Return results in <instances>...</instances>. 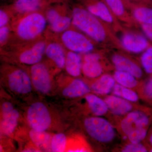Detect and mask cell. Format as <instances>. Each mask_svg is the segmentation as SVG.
<instances>
[{
  "mask_svg": "<svg viewBox=\"0 0 152 152\" xmlns=\"http://www.w3.org/2000/svg\"><path fill=\"white\" fill-rule=\"evenodd\" d=\"M73 23L95 40L102 42L106 37L104 29L92 14L83 9L76 8L73 12Z\"/></svg>",
  "mask_w": 152,
  "mask_h": 152,
  "instance_id": "6da1fadb",
  "label": "cell"
},
{
  "mask_svg": "<svg viewBox=\"0 0 152 152\" xmlns=\"http://www.w3.org/2000/svg\"><path fill=\"white\" fill-rule=\"evenodd\" d=\"M48 107L41 102L31 104L26 112V120L31 129L47 132L53 125V118Z\"/></svg>",
  "mask_w": 152,
  "mask_h": 152,
  "instance_id": "7a4b0ae2",
  "label": "cell"
},
{
  "mask_svg": "<svg viewBox=\"0 0 152 152\" xmlns=\"http://www.w3.org/2000/svg\"><path fill=\"white\" fill-rule=\"evenodd\" d=\"M84 126L87 133L98 141L107 142L113 139L115 130L111 125L104 119L90 117L85 120Z\"/></svg>",
  "mask_w": 152,
  "mask_h": 152,
  "instance_id": "3957f363",
  "label": "cell"
},
{
  "mask_svg": "<svg viewBox=\"0 0 152 152\" xmlns=\"http://www.w3.org/2000/svg\"><path fill=\"white\" fill-rule=\"evenodd\" d=\"M45 26V18L41 14L33 13L20 22L17 28V33L22 39H32L42 32Z\"/></svg>",
  "mask_w": 152,
  "mask_h": 152,
  "instance_id": "277c9868",
  "label": "cell"
},
{
  "mask_svg": "<svg viewBox=\"0 0 152 152\" xmlns=\"http://www.w3.org/2000/svg\"><path fill=\"white\" fill-rule=\"evenodd\" d=\"M6 85L11 93L18 96H29L34 88L31 77L24 71L19 69L8 75Z\"/></svg>",
  "mask_w": 152,
  "mask_h": 152,
  "instance_id": "5b68a950",
  "label": "cell"
},
{
  "mask_svg": "<svg viewBox=\"0 0 152 152\" xmlns=\"http://www.w3.org/2000/svg\"><path fill=\"white\" fill-rule=\"evenodd\" d=\"M1 132L4 135H12L18 124L20 114L10 101L3 102L1 107Z\"/></svg>",
  "mask_w": 152,
  "mask_h": 152,
  "instance_id": "8992f818",
  "label": "cell"
},
{
  "mask_svg": "<svg viewBox=\"0 0 152 152\" xmlns=\"http://www.w3.org/2000/svg\"><path fill=\"white\" fill-rule=\"evenodd\" d=\"M31 78L34 88L42 94H48L53 86L48 68L43 64L38 63L32 65L31 69Z\"/></svg>",
  "mask_w": 152,
  "mask_h": 152,
  "instance_id": "52a82bcc",
  "label": "cell"
},
{
  "mask_svg": "<svg viewBox=\"0 0 152 152\" xmlns=\"http://www.w3.org/2000/svg\"><path fill=\"white\" fill-rule=\"evenodd\" d=\"M61 39L65 46L72 52L87 53L94 49L93 44L88 39L75 31H66L63 34Z\"/></svg>",
  "mask_w": 152,
  "mask_h": 152,
  "instance_id": "ba28073f",
  "label": "cell"
},
{
  "mask_svg": "<svg viewBox=\"0 0 152 152\" xmlns=\"http://www.w3.org/2000/svg\"><path fill=\"white\" fill-rule=\"evenodd\" d=\"M149 122V118L145 114L141 112L134 111L128 114L123 120L121 127L123 132L128 136L133 131L145 128Z\"/></svg>",
  "mask_w": 152,
  "mask_h": 152,
  "instance_id": "9c48e42d",
  "label": "cell"
},
{
  "mask_svg": "<svg viewBox=\"0 0 152 152\" xmlns=\"http://www.w3.org/2000/svg\"><path fill=\"white\" fill-rule=\"evenodd\" d=\"M46 48V45L44 42H38L31 48L21 54L19 58L20 61L29 65H34L39 63Z\"/></svg>",
  "mask_w": 152,
  "mask_h": 152,
  "instance_id": "30bf717a",
  "label": "cell"
},
{
  "mask_svg": "<svg viewBox=\"0 0 152 152\" xmlns=\"http://www.w3.org/2000/svg\"><path fill=\"white\" fill-rule=\"evenodd\" d=\"M91 90L89 87L82 80L75 79L63 88L61 91L64 96L68 98L80 97L88 94Z\"/></svg>",
  "mask_w": 152,
  "mask_h": 152,
  "instance_id": "8fae6325",
  "label": "cell"
},
{
  "mask_svg": "<svg viewBox=\"0 0 152 152\" xmlns=\"http://www.w3.org/2000/svg\"><path fill=\"white\" fill-rule=\"evenodd\" d=\"M123 46L129 51L134 53H140L148 46L146 39L143 36L134 34L125 35L122 40Z\"/></svg>",
  "mask_w": 152,
  "mask_h": 152,
  "instance_id": "7c38bea8",
  "label": "cell"
},
{
  "mask_svg": "<svg viewBox=\"0 0 152 152\" xmlns=\"http://www.w3.org/2000/svg\"><path fill=\"white\" fill-rule=\"evenodd\" d=\"M113 61L117 70L127 72L135 77H142V72L139 66L122 56L115 55L113 58Z\"/></svg>",
  "mask_w": 152,
  "mask_h": 152,
  "instance_id": "4fadbf2b",
  "label": "cell"
},
{
  "mask_svg": "<svg viewBox=\"0 0 152 152\" xmlns=\"http://www.w3.org/2000/svg\"><path fill=\"white\" fill-rule=\"evenodd\" d=\"M108 108L114 114L122 115L132 110V106L128 101L115 96H110L105 99Z\"/></svg>",
  "mask_w": 152,
  "mask_h": 152,
  "instance_id": "5bb4252c",
  "label": "cell"
},
{
  "mask_svg": "<svg viewBox=\"0 0 152 152\" xmlns=\"http://www.w3.org/2000/svg\"><path fill=\"white\" fill-rule=\"evenodd\" d=\"M47 19L54 31L61 32L65 31L69 26L71 19L67 17L63 16L54 10H50L47 13Z\"/></svg>",
  "mask_w": 152,
  "mask_h": 152,
  "instance_id": "9a60e30c",
  "label": "cell"
},
{
  "mask_svg": "<svg viewBox=\"0 0 152 152\" xmlns=\"http://www.w3.org/2000/svg\"><path fill=\"white\" fill-rule=\"evenodd\" d=\"M29 137L36 148L44 151H51L52 136L47 132H41L31 129Z\"/></svg>",
  "mask_w": 152,
  "mask_h": 152,
  "instance_id": "2e32d148",
  "label": "cell"
},
{
  "mask_svg": "<svg viewBox=\"0 0 152 152\" xmlns=\"http://www.w3.org/2000/svg\"><path fill=\"white\" fill-rule=\"evenodd\" d=\"M47 56L59 69L65 65L66 57L62 48L59 44L53 43L47 47L45 50Z\"/></svg>",
  "mask_w": 152,
  "mask_h": 152,
  "instance_id": "e0dca14e",
  "label": "cell"
},
{
  "mask_svg": "<svg viewBox=\"0 0 152 152\" xmlns=\"http://www.w3.org/2000/svg\"><path fill=\"white\" fill-rule=\"evenodd\" d=\"M115 79L108 75H104L94 82L91 87L93 91L98 94H107L115 86Z\"/></svg>",
  "mask_w": 152,
  "mask_h": 152,
  "instance_id": "ac0fdd59",
  "label": "cell"
},
{
  "mask_svg": "<svg viewBox=\"0 0 152 152\" xmlns=\"http://www.w3.org/2000/svg\"><path fill=\"white\" fill-rule=\"evenodd\" d=\"M65 66L66 71L70 75L78 77L81 71V59L75 52H69L66 56Z\"/></svg>",
  "mask_w": 152,
  "mask_h": 152,
  "instance_id": "d6986e66",
  "label": "cell"
},
{
  "mask_svg": "<svg viewBox=\"0 0 152 152\" xmlns=\"http://www.w3.org/2000/svg\"><path fill=\"white\" fill-rule=\"evenodd\" d=\"M85 98L90 110L95 115H103L107 111L108 108L105 102L96 95L88 94Z\"/></svg>",
  "mask_w": 152,
  "mask_h": 152,
  "instance_id": "ffe728a7",
  "label": "cell"
},
{
  "mask_svg": "<svg viewBox=\"0 0 152 152\" xmlns=\"http://www.w3.org/2000/svg\"><path fill=\"white\" fill-rule=\"evenodd\" d=\"M114 77L119 84L129 88H134L137 84L135 77L127 72L118 70L114 74Z\"/></svg>",
  "mask_w": 152,
  "mask_h": 152,
  "instance_id": "44dd1931",
  "label": "cell"
},
{
  "mask_svg": "<svg viewBox=\"0 0 152 152\" xmlns=\"http://www.w3.org/2000/svg\"><path fill=\"white\" fill-rule=\"evenodd\" d=\"M84 74L88 77L96 78L102 73V68L97 61H85L82 66Z\"/></svg>",
  "mask_w": 152,
  "mask_h": 152,
  "instance_id": "7402d4cb",
  "label": "cell"
},
{
  "mask_svg": "<svg viewBox=\"0 0 152 152\" xmlns=\"http://www.w3.org/2000/svg\"><path fill=\"white\" fill-rule=\"evenodd\" d=\"M89 12L94 15L99 17L102 20L108 23L113 21V17L108 9L105 5L102 2L90 6L88 8Z\"/></svg>",
  "mask_w": 152,
  "mask_h": 152,
  "instance_id": "603a6c76",
  "label": "cell"
},
{
  "mask_svg": "<svg viewBox=\"0 0 152 152\" xmlns=\"http://www.w3.org/2000/svg\"><path fill=\"white\" fill-rule=\"evenodd\" d=\"M67 138L65 134L58 133L52 136L51 142V151L63 152L66 151Z\"/></svg>",
  "mask_w": 152,
  "mask_h": 152,
  "instance_id": "cb8c5ba5",
  "label": "cell"
},
{
  "mask_svg": "<svg viewBox=\"0 0 152 152\" xmlns=\"http://www.w3.org/2000/svg\"><path fill=\"white\" fill-rule=\"evenodd\" d=\"M113 93L116 96L130 102H136L138 99V96L135 92L129 88L120 84L115 85L113 88Z\"/></svg>",
  "mask_w": 152,
  "mask_h": 152,
  "instance_id": "d4e9b609",
  "label": "cell"
},
{
  "mask_svg": "<svg viewBox=\"0 0 152 152\" xmlns=\"http://www.w3.org/2000/svg\"><path fill=\"white\" fill-rule=\"evenodd\" d=\"M15 6L20 12H30L37 10L39 2L38 0H18Z\"/></svg>",
  "mask_w": 152,
  "mask_h": 152,
  "instance_id": "484cf974",
  "label": "cell"
},
{
  "mask_svg": "<svg viewBox=\"0 0 152 152\" xmlns=\"http://www.w3.org/2000/svg\"><path fill=\"white\" fill-rule=\"evenodd\" d=\"M134 16L139 21L143 24L152 23V8H139L134 12Z\"/></svg>",
  "mask_w": 152,
  "mask_h": 152,
  "instance_id": "4316f807",
  "label": "cell"
},
{
  "mask_svg": "<svg viewBox=\"0 0 152 152\" xmlns=\"http://www.w3.org/2000/svg\"><path fill=\"white\" fill-rule=\"evenodd\" d=\"M141 62L146 72L152 74V47L147 49L142 55Z\"/></svg>",
  "mask_w": 152,
  "mask_h": 152,
  "instance_id": "83f0119b",
  "label": "cell"
},
{
  "mask_svg": "<svg viewBox=\"0 0 152 152\" xmlns=\"http://www.w3.org/2000/svg\"><path fill=\"white\" fill-rule=\"evenodd\" d=\"M147 131L145 128L133 131L128 135L129 140L132 143H140L146 136Z\"/></svg>",
  "mask_w": 152,
  "mask_h": 152,
  "instance_id": "f1b7e54d",
  "label": "cell"
},
{
  "mask_svg": "<svg viewBox=\"0 0 152 152\" xmlns=\"http://www.w3.org/2000/svg\"><path fill=\"white\" fill-rule=\"evenodd\" d=\"M109 7L114 13L118 16L122 15L124 12V6L121 0H106Z\"/></svg>",
  "mask_w": 152,
  "mask_h": 152,
  "instance_id": "f546056e",
  "label": "cell"
},
{
  "mask_svg": "<svg viewBox=\"0 0 152 152\" xmlns=\"http://www.w3.org/2000/svg\"><path fill=\"white\" fill-rule=\"evenodd\" d=\"M124 152H147L145 147L139 143H132L126 146L123 150Z\"/></svg>",
  "mask_w": 152,
  "mask_h": 152,
  "instance_id": "4dcf8cb0",
  "label": "cell"
},
{
  "mask_svg": "<svg viewBox=\"0 0 152 152\" xmlns=\"http://www.w3.org/2000/svg\"><path fill=\"white\" fill-rule=\"evenodd\" d=\"M144 92L148 99L152 100V78L148 80L144 86Z\"/></svg>",
  "mask_w": 152,
  "mask_h": 152,
  "instance_id": "1f68e13d",
  "label": "cell"
},
{
  "mask_svg": "<svg viewBox=\"0 0 152 152\" xmlns=\"http://www.w3.org/2000/svg\"><path fill=\"white\" fill-rule=\"evenodd\" d=\"M9 33V29L7 27L4 26L0 29V42L1 44H4L5 42Z\"/></svg>",
  "mask_w": 152,
  "mask_h": 152,
  "instance_id": "d6a6232c",
  "label": "cell"
},
{
  "mask_svg": "<svg viewBox=\"0 0 152 152\" xmlns=\"http://www.w3.org/2000/svg\"><path fill=\"white\" fill-rule=\"evenodd\" d=\"M142 28L146 35L152 41V23L143 24Z\"/></svg>",
  "mask_w": 152,
  "mask_h": 152,
  "instance_id": "836d02e7",
  "label": "cell"
},
{
  "mask_svg": "<svg viewBox=\"0 0 152 152\" xmlns=\"http://www.w3.org/2000/svg\"><path fill=\"white\" fill-rule=\"evenodd\" d=\"M8 17L4 11H0V27L5 26V25L8 22Z\"/></svg>",
  "mask_w": 152,
  "mask_h": 152,
  "instance_id": "e575fe53",
  "label": "cell"
},
{
  "mask_svg": "<svg viewBox=\"0 0 152 152\" xmlns=\"http://www.w3.org/2000/svg\"><path fill=\"white\" fill-rule=\"evenodd\" d=\"M100 58L99 55L96 53L88 54L85 56V61H99Z\"/></svg>",
  "mask_w": 152,
  "mask_h": 152,
  "instance_id": "d590c367",
  "label": "cell"
},
{
  "mask_svg": "<svg viewBox=\"0 0 152 152\" xmlns=\"http://www.w3.org/2000/svg\"><path fill=\"white\" fill-rule=\"evenodd\" d=\"M150 142H151V145L152 146V134L151 135V137H150ZM151 151L152 152V148L151 149Z\"/></svg>",
  "mask_w": 152,
  "mask_h": 152,
  "instance_id": "8d00e7d4",
  "label": "cell"
}]
</instances>
